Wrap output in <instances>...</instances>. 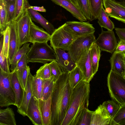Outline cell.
Wrapping results in <instances>:
<instances>
[{"instance_id":"1","label":"cell","mask_w":125,"mask_h":125,"mask_svg":"<svg viewBox=\"0 0 125 125\" xmlns=\"http://www.w3.org/2000/svg\"><path fill=\"white\" fill-rule=\"evenodd\" d=\"M68 72L56 81L52 95L51 125H61L67 111L73 89L69 82Z\"/></svg>"},{"instance_id":"2","label":"cell","mask_w":125,"mask_h":125,"mask_svg":"<svg viewBox=\"0 0 125 125\" xmlns=\"http://www.w3.org/2000/svg\"><path fill=\"white\" fill-rule=\"evenodd\" d=\"M90 92L89 83L84 81L73 89L68 108L61 125H74L80 112L88 108Z\"/></svg>"},{"instance_id":"3","label":"cell","mask_w":125,"mask_h":125,"mask_svg":"<svg viewBox=\"0 0 125 125\" xmlns=\"http://www.w3.org/2000/svg\"><path fill=\"white\" fill-rule=\"evenodd\" d=\"M32 44L26 54L29 62L44 64L55 60V51L47 42H35Z\"/></svg>"},{"instance_id":"4","label":"cell","mask_w":125,"mask_h":125,"mask_svg":"<svg viewBox=\"0 0 125 125\" xmlns=\"http://www.w3.org/2000/svg\"><path fill=\"white\" fill-rule=\"evenodd\" d=\"M107 84L112 99L119 105L125 104V79L111 70L107 78Z\"/></svg>"},{"instance_id":"5","label":"cell","mask_w":125,"mask_h":125,"mask_svg":"<svg viewBox=\"0 0 125 125\" xmlns=\"http://www.w3.org/2000/svg\"><path fill=\"white\" fill-rule=\"evenodd\" d=\"M12 72H6L0 70V106L15 105V95L11 84Z\"/></svg>"},{"instance_id":"6","label":"cell","mask_w":125,"mask_h":125,"mask_svg":"<svg viewBox=\"0 0 125 125\" xmlns=\"http://www.w3.org/2000/svg\"><path fill=\"white\" fill-rule=\"evenodd\" d=\"M76 39L65 22L55 29L51 35L50 45L54 50L60 49L67 51L71 44Z\"/></svg>"},{"instance_id":"7","label":"cell","mask_w":125,"mask_h":125,"mask_svg":"<svg viewBox=\"0 0 125 125\" xmlns=\"http://www.w3.org/2000/svg\"><path fill=\"white\" fill-rule=\"evenodd\" d=\"M95 41L94 33L77 38L73 42L67 51L76 63L82 57L90 50Z\"/></svg>"},{"instance_id":"8","label":"cell","mask_w":125,"mask_h":125,"mask_svg":"<svg viewBox=\"0 0 125 125\" xmlns=\"http://www.w3.org/2000/svg\"><path fill=\"white\" fill-rule=\"evenodd\" d=\"M20 49L25 43H31L30 35V28L32 21L27 10L17 21H16Z\"/></svg>"},{"instance_id":"9","label":"cell","mask_w":125,"mask_h":125,"mask_svg":"<svg viewBox=\"0 0 125 125\" xmlns=\"http://www.w3.org/2000/svg\"><path fill=\"white\" fill-rule=\"evenodd\" d=\"M102 2L109 16L125 23V1L102 0Z\"/></svg>"},{"instance_id":"10","label":"cell","mask_w":125,"mask_h":125,"mask_svg":"<svg viewBox=\"0 0 125 125\" xmlns=\"http://www.w3.org/2000/svg\"><path fill=\"white\" fill-rule=\"evenodd\" d=\"M95 42L101 51L111 53L115 51L118 43L113 30L104 31L102 29Z\"/></svg>"},{"instance_id":"11","label":"cell","mask_w":125,"mask_h":125,"mask_svg":"<svg viewBox=\"0 0 125 125\" xmlns=\"http://www.w3.org/2000/svg\"><path fill=\"white\" fill-rule=\"evenodd\" d=\"M66 23L76 38L94 33L95 29L88 22L68 21Z\"/></svg>"},{"instance_id":"12","label":"cell","mask_w":125,"mask_h":125,"mask_svg":"<svg viewBox=\"0 0 125 125\" xmlns=\"http://www.w3.org/2000/svg\"><path fill=\"white\" fill-rule=\"evenodd\" d=\"M56 55L55 61L63 72H69L76 66V64L72 58L69 53L60 49L54 50Z\"/></svg>"},{"instance_id":"13","label":"cell","mask_w":125,"mask_h":125,"mask_svg":"<svg viewBox=\"0 0 125 125\" xmlns=\"http://www.w3.org/2000/svg\"><path fill=\"white\" fill-rule=\"evenodd\" d=\"M10 28L9 48L8 60L9 65L13 58L19 49L16 22L13 21L8 25Z\"/></svg>"},{"instance_id":"14","label":"cell","mask_w":125,"mask_h":125,"mask_svg":"<svg viewBox=\"0 0 125 125\" xmlns=\"http://www.w3.org/2000/svg\"><path fill=\"white\" fill-rule=\"evenodd\" d=\"M26 116L35 125H43L41 113L38 100L32 95L29 103Z\"/></svg>"},{"instance_id":"15","label":"cell","mask_w":125,"mask_h":125,"mask_svg":"<svg viewBox=\"0 0 125 125\" xmlns=\"http://www.w3.org/2000/svg\"><path fill=\"white\" fill-rule=\"evenodd\" d=\"M76 64L83 74L84 81L89 83L94 76L90 59V50L81 57Z\"/></svg>"},{"instance_id":"16","label":"cell","mask_w":125,"mask_h":125,"mask_svg":"<svg viewBox=\"0 0 125 125\" xmlns=\"http://www.w3.org/2000/svg\"><path fill=\"white\" fill-rule=\"evenodd\" d=\"M70 12L75 18L81 21L87 20L78 7L72 0H51Z\"/></svg>"},{"instance_id":"17","label":"cell","mask_w":125,"mask_h":125,"mask_svg":"<svg viewBox=\"0 0 125 125\" xmlns=\"http://www.w3.org/2000/svg\"><path fill=\"white\" fill-rule=\"evenodd\" d=\"M111 121L107 111L100 104L93 112L90 125H111Z\"/></svg>"},{"instance_id":"18","label":"cell","mask_w":125,"mask_h":125,"mask_svg":"<svg viewBox=\"0 0 125 125\" xmlns=\"http://www.w3.org/2000/svg\"><path fill=\"white\" fill-rule=\"evenodd\" d=\"M33 76L30 73L28 77L21 106L17 110V112L23 116H26L28 106L33 95L32 83Z\"/></svg>"},{"instance_id":"19","label":"cell","mask_w":125,"mask_h":125,"mask_svg":"<svg viewBox=\"0 0 125 125\" xmlns=\"http://www.w3.org/2000/svg\"><path fill=\"white\" fill-rule=\"evenodd\" d=\"M125 59L123 52L115 51L109 60L111 70L123 77L125 73Z\"/></svg>"},{"instance_id":"20","label":"cell","mask_w":125,"mask_h":125,"mask_svg":"<svg viewBox=\"0 0 125 125\" xmlns=\"http://www.w3.org/2000/svg\"><path fill=\"white\" fill-rule=\"evenodd\" d=\"M30 35L31 43L45 42L50 41L51 35L32 21L30 25Z\"/></svg>"},{"instance_id":"21","label":"cell","mask_w":125,"mask_h":125,"mask_svg":"<svg viewBox=\"0 0 125 125\" xmlns=\"http://www.w3.org/2000/svg\"><path fill=\"white\" fill-rule=\"evenodd\" d=\"M52 95L46 100H43L41 99H38L43 125H51V124Z\"/></svg>"},{"instance_id":"22","label":"cell","mask_w":125,"mask_h":125,"mask_svg":"<svg viewBox=\"0 0 125 125\" xmlns=\"http://www.w3.org/2000/svg\"><path fill=\"white\" fill-rule=\"evenodd\" d=\"M27 10L32 21L39 24L51 35L53 33L55 29L53 26L41 14L31 8Z\"/></svg>"},{"instance_id":"23","label":"cell","mask_w":125,"mask_h":125,"mask_svg":"<svg viewBox=\"0 0 125 125\" xmlns=\"http://www.w3.org/2000/svg\"><path fill=\"white\" fill-rule=\"evenodd\" d=\"M11 85L15 95L16 102L15 105L18 109L20 107L23 99L24 89H23L18 79L17 71L15 69L12 71Z\"/></svg>"},{"instance_id":"24","label":"cell","mask_w":125,"mask_h":125,"mask_svg":"<svg viewBox=\"0 0 125 125\" xmlns=\"http://www.w3.org/2000/svg\"><path fill=\"white\" fill-rule=\"evenodd\" d=\"M101 51L95 42L93 44L90 50V59L94 75L98 71Z\"/></svg>"},{"instance_id":"25","label":"cell","mask_w":125,"mask_h":125,"mask_svg":"<svg viewBox=\"0 0 125 125\" xmlns=\"http://www.w3.org/2000/svg\"><path fill=\"white\" fill-rule=\"evenodd\" d=\"M15 114L12 109L7 107L0 109V125H16Z\"/></svg>"},{"instance_id":"26","label":"cell","mask_w":125,"mask_h":125,"mask_svg":"<svg viewBox=\"0 0 125 125\" xmlns=\"http://www.w3.org/2000/svg\"><path fill=\"white\" fill-rule=\"evenodd\" d=\"M68 77L69 84L73 89L74 88L80 83L84 81L83 74L77 65L68 73Z\"/></svg>"},{"instance_id":"27","label":"cell","mask_w":125,"mask_h":125,"mask_svg":"<svg viewBox=\"0 0 125 125\" xmlns=\"http://www.w3.org/2000/svg\"><path fill=\"white\" fill-rule=\"evenodd\" d=\"M93 111L85 108L79 114L74 125H90Z\"/></svg>"},{"instance_id":"28","label":"cell","mask_w":125,"mask_h":125,"mask_svg":"<svg viewBox=\"0 0 125 125\" xmlns=\"http://www.w3.org/2000/svg\"><path fill=\"white\" fill-rule=\"evenodd\" d=\"M109 16L103 6L98 18V23L102 28H104L107 30L112 31L114 28L115 25Z\"/></svg>"},{"instance_id":"29","label":"cell","mask_w":125,"mask_h":125,"mask_svg":"<svg viewBox=\"0 0 125 125\" xmlns=\"http://www.w3.org/2000/svg\"><path fill=\"white\" fill-rule=\"evenodd\" d=\"M43 89L41 99L46 100L52 95L55 82L52 76L49 79L43 80Z\"/></svg>"},{"instance_id":"30","label":"cell","mask_w":125,"mask_h":125,"mask_svg":"<svg viewBox=\"0 0 125 125\" xmlns=\"http://www.w3.org/2000/svg\"><path fill=\"white\" fill-rule=\"evenodd\" d=\"M43 85V80L36 75L33 76L32 83L33 95L38 99L41 98Z\"/></svg>"},{"instance_id":"31","label":"cell","mask_w":125,"mask_h":125,"mask_svg":"<svg viewBox=\"0 0 125 125\" xmlns=\"http://www.w3.org/2000/svg\"><path fill=\"white\" fill-rule=\"evenodd\" d=\"M15 21H17L24 14L30 5L28 0H16Z\"/></svg>"},{"instance_id":"32","label":"cell","mask_w":125,"mask_h":125,"mask_svg":"<svg viewBox=\"0 0 125 125\" xmlns=\"http://www.w3.org/2000/svg\"><path fill=\"white\" fill-rule=\"evenodd\" d=\"M102 104L107 111L111 121L116 115L121 106L112 99L105 101Z\"/></svg>"},{"instance_id":"33","label":"cell","mask_w":125,"mask_h":125,"mask_svg":"<svg viewBox=\"0 0 125 125\" xmlns=\"http://www.w3.org/2000/svg\"><path fill=\"white\" fill-rule=\"evenodd\" d=\"M30 44L29 43H25L19 49L12 60L10 70L12 71L15 69L18 61L24 54H26L29 51L30 48L29 47Z\"/></svg>"},{"instance_id":"34","label":"cell","mask_w":125,"mask_h":125,"mask_svg":"<svg viewBox=\"0 0 125 125\" xmlns=\"http://www.w3.org/2000/svg\"><path fill=\"white\" fill-rule=\"evenodd\" d=\"M3 35L0 33V68L3 71L10 73L8 59L6 57L3 53Z\"/></svg>"},{"instance_id":"35","label":"cell","mask_w":125,"mask_h":125,"mask_svg":"<svg viewBox=\"0 0 125 125\" xmlns=\"http://www.w3.org/2000/svg\"><path fill=\"white\" fill-rule=\"evenodd\" d=\"M7 14L6 7L4 0H0V32L6 28L7 24Z\"/></svg>"},{"instance_id":"36","label":"cell","mask_w":125,"mask_h":125,"mask_svg":"<svg viewBox=\"0 0 125 125\" xmlns=\"http://www.w3.org/2000/svg\"><path fill=\"white\" fill-rule=\"evenodd\" d=\"M80 8L87 21L93 20V16L89 0H78Z\"/></svg>"},{"instance_id":"37","label":"cell","mask_w":125,"mask_h":125,"mask_svg":"<svg viewBox=\"0 0 125 125\" xmlns=\"http://www.w3.org/2000/svg\"><path fill=\"white\" fill-rule=\"evenodd\" d=\"M93 20L98 19L103 6L102 0H90Z\"/></svg>"},{"instance_id":"38","label":"cell","mask_w":125,"mask_h":125,"mask_svg":"<svg viewBox=\"0 0 125 125\" xmlns=\"http://www.w3.org/2000/svg\"><path fill=\"white\" fill-rule=\"evenodd\" d=\"M3 35V53L4 56L8 59L9 48L10 28L7 25L5 29L0 32Z\"/></svg>"},{"instance_id":"39","label":"cell","mask_w":125,"mask_h":125,"mask_svg":"<svg viewBox=\"0 0 125 125\" xmlns=\"http://www.w3.org/2000/svg\"><path fill=\"white\" fill-rule=\"evenodd\" d=\"M36 75L43 80L49 79L51 77L49 63H46L37 71Z\"/></svg>"},{"instance_id":"40","label":"cell","mask_w":125,"mask_h":125,"mask_svg":"<svg viewBox=\"0 0 125 125\" xmlns=\"http://www.w3.org/2000/svg\"><path fill=\"white\" fill-rule=\"evenodd\" d=\"M49 64L51 70V76L54 78V80L56 82L64 72H63L61 68L55 60L50 62Z\"/></svg>"},{"instance_id":"41","label":"cell","mask_w":125,"mask_h":125,"mask_svg":"<svg viewBox=\"0 0 125 125\" xmlns=\"http://www.w3.org/2000/svg\"><path fill=\"white\" fill-rule=\"evenodd\" d=\"M125 119V104L121 105L115 115L111 121V125H118Z\"/></svg>"},{"instance_id":"42","label":"cell","mask_w":125,"mask_h":125,"mask_svg":"<svg viewBox=\"0 0 125 125\" xmlns=\"http://www.w3.org/2000/svg\"><path fill=\"white\" fill-rule=\"evenodd\" d=\"M15 2H5L6 7L7 14V25L9 23L15 20Z\"/></svg>"},{"instance_id":"43","label":"cell","mask_w":125,"mask_h":125,"mask_svg":"<svg viewBox=\"0 0 125 125\" xmlns=\"http://www.w3.org/2000/svg\"><path fill=\"white\" fill-rule=\"evenodd\" d=\"M30 73V68L27 65L21 74H18L17 73L18 80L22 88L24 89L26 84L28 77Z\"/></svg>"},{"instance_id":"44","label":"cell","mask_w":125,"mask_h":125,"mask_svg":"<svg viewBox=\"0 0 125 125\" xmlns=\"http://www.w3.org/2000/svg\"><path fill=\"white\" fill-rule=\"evenodd\" d=\"M28 59L26 54H24L18 62L15 69L17 71V74H21L24 69L27 65L28 63Z\"/></svg>"},{"instance_id":"45","label":"cell","mask_w":125,"mask_h":125,"mask_svg":"<svg viewBox=\"0 0 125 125\" xmlns=\"http://www.w3.org/2000/svg\"><path fill=\"white\" fill-rule=\"evenodd\" d=\"M119 40L115 51L118 52H125V40Z\"/></svg>"},{"instance_id":"46","label":"cell","mask_w":125,"mask_h":125,"mask_svg":"<svg viewBox=\"0 0 125 125\" xmlns=\"http://www.w3.org/2000/svg\"><path fill=\"white\" fill-rule=\"evenodd\" d=\"M115 29L119 40H125V28H115Z\"/></svg>"},{"instance_id":"47","label":"cell","mask_w":125,"mask_h":125,"mask_svg":"<svg viewBox=\"0 0 125 125\" xmlns=\"http://www.w3.org/2000/svg\"><path fill=\"white\" fill-rule=\"evenodd\" d=\"M31 8L37 11H39L43 12H45L46 10L43 6L41 7L36 6H32L30 5L28 8Z\"/></svg>"},{"instance_id":"48","label":"cell","mask_w":125,"mask_h":125,"mask_svg":"<svg viewBox=\"0 0 125 125\" xmlns=\"http://www.w3.org/2000/svg\"><path fill=\"white\" fill-rule=\"evenodd\" d=\"M78 7L80 8V6L78 0H72Z\"/></svg>"},{"instance_id":"49","label":"cell","mask_w":125,"mask_h":125,"mask_svg":"<svg viewBox=\"0 0 125 125\" xmlns=\"http://www.w3.org/2000/svg\"><path fill=\"white\" fill-rule=\"evenodd\" d=\"M118 125H125V119L119 123Z\"/></svg>"},{"instance_id":"50","label":"cell","mask_w":125,"mask_h":125,"mask_svg":"<svg viewBox=\"0 0 125 125\" xmlns=\"http://www.w3.org/2000/svg\"><path fill=\"white\" fill-rule=\"evenodd\" d=\"M5 2H15L16 0H4Z\"/></svg>"},{"instance_id":"51","label":"cell","mask_w":125,"mask_h":125,"mask_svg":"<svg viewBox=\"0 0 125 125\" xmlns=\"http://www.w3.org/2000/svg\"><path fill=\"white\" fill-rule=\"evenodd\" d=\"M123 55H124V57L125 58V52H123Z\"/></svg>"},{"instance_id":"52","label":"cell","mask_w":125,"mask_h":125,"mask_svg":"<svg viewBox=\"0 0 125 125\" xmlns=\"http://www.w3.org/2000/svg\"><path fill=\"white\" fill-rule=\"evenodd\" d=\"M123 77L125 78V73L124 74V76Z\"/></svg>"},{"instance_id":"53","label":"cell","mask_w":125,"mask_h":125,"mask_svg":"<svg viewBox=\"0 0 125 125\" xmlns=\"http://www.w3.org/2000/svg\"><path fill=\"white\" fill-rule=\"evenodd\" d=\"M119 0L120 1H123V0H125H125Z\"/></svg>"},{"instance_id":"54","label":"cell","mask_w":125,"mask_h":125,"mask_svg":"<svg viewBox=\"0 0 125 125\" xmlns=\"http://www.w3.org/2000/svg\"></svg>"},{"instance_id":"55","label":"cell","mask_w":125,"mask_h":125,"mask_svg":"<svg viewBox=\"0 0 125 125\" xmlns=\"http://www.w3.org/2000/svg\"><path fill=\"white\" fill-rule=\"evenodd\" d=\"M89 3H90V0H89Z\"/></svg>"}]
</instances>
